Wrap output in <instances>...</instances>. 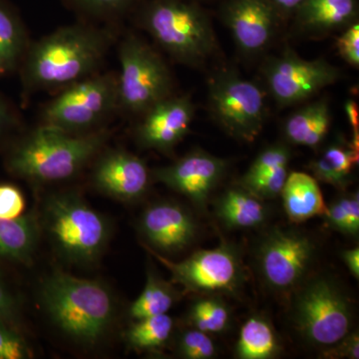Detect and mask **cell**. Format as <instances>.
Instances as JSON below:
<instances>
[{
  "label": "cell",
  "mask_w": 359,
  "mask_h": 359,
  "mask_svg": "<svg viewBox=\"0 0 359 359\" xmlns=\"http://www.w3.org/2000/svg\"><path fill=\"white\" fill-rule=\"evenodd\" d=\"M105 29L76 23L29 44L20 65L27 90L65 88L96 74L109 49Z\"/></svg>",
  "instance_id": "6da1fadb"
},
{
  "label": "cell",
  "mask_w": 359,
  "mask_h": 359,
  "mask_svg": "<svg viewBox=\"0 0 359 359\" xmlns=\"http://www.w3.org/2000/svg\"><path fill=\"white\" fill-rule=\"evenodd\" d=\"M105 130L73 134L42 124L9 149V173L32 181H63L76 175L107 141Z\"/></svg>",
  "instance_id": "7a4b0ae2"
},
{
  "label": "cell",
  "mask_w": 359,
  "mask_h": 359,
  "mask_svg": "<svg viewBox=\"0 0 359 359\" xmlns=\"http://www.w3.org/2000/svg\"><path fill=\"white\" fill-rule=\"evenodd\" d=\"M139 25L177 62L199 66L218 49L209 16L193 0H142Z\"/></svg>",
  "instance_id": "3957f363"
},
{
  "label": "cell",
  "mask_w": 359,
  "mask_h": 359,
  "mask_svg": "<svg viewBox=\"0 0 359 359\" xmlns=\"http://www.w3.org/2000/svg\"><path fill=\"white\" fill-rule=\"evenodd\" d=\"M41 299L52 321L66 335L95 344L113 318L112 297L100 283L55 273L45 280Z\"/></svg>",
  "instance_id": "277c9868"
},
{
  "label": "cell",
  "mask_w": 359,
  "mask_h": 359,
  "mask_svg": "<svg viewBox=\"0 0 359 359\" xmlns=\"http://www.w3.org/2000/svg\"><path fill=\"white\" fill-rule=\"evenodd\" d=\"M292 320L304 339L325 349L351 332V302L337 283L316 278L302 285L292 302Z\"/></svg>",
  "instance_id": "5b68a950"
},
{
  "label": "cell",
  "mask_w": 359,
  "mask_h": 359,
  "mask_svg": "<svg viewBox=\"0 0 359 359\" xmlns=\"http://www.w3.org/2000/svg\"><path fill=\"white\" fill-rule=\"evenodd\" d=\"M120 74L117 76L120 109L143 115L172 95L173 81L162 57L143 40L129 35L119 47Z\"/></svg>",
  "instance_id": "8992f818"
},
{
  "label": "cell",
  "mask_w": 359,
  "mask_h": 359,
  "mask_svg": "<svg viewBox=\"0 0 359 359\" xmlns=\"http://www.w3.org/2000/svg\"><path fill=\"white\" fill-rule=\"evenodd\" d=\"M117 108V75L93 74L63 88L43 111V124L68 133L96 131Z\"/></svg>",
  "instance_id": "52a82bcc"
},
{
  "label": "cell",
  "mask_w": 359,
  "mask_h": 359,
  "mask_svg": "<svg viewBox=\"0 0 359 359\" xmlns=\"http://www.w3.org/2000/svg\"><path fill=\"white\" fill-rule=\"evenodd\" d=\"M208 100L212 117L233 138L252 142L263 130V90L233 71H221L210 79Z\"/></svg>",
  "instance_id": "ba28073f"
},
{
  "label": "cell",
  "mask_w": 359,
  "mask_h": 359,
  "mask_svg": "<svg viewBox=\"0 0 359 359\" xmlns=\"http://www.w3.org/2000/svg\"><path fill=\"white\" fill-rule=\"evenodd\" d=\"M46 221L59 250L74 261L96 259L107 241L105 219L74 195L52 197L47 204Z\"/></svg>",
  "instance_id": "9c48e42d"
},
{
  "label": "cell",
  "mask_w": 359,
  "mask_h": 359,
  "mask_svg": "<svg viewBox=\"0 0 359 359\" xmlns=\"http://www.w3.org/2000/svg\"><path fill=\"white\" fill-rule=\"evenodd\" d=\"M150 252L172 273L173 282L186 292L201 295H236L244 285V269L238 250L229 243L215 249L200 250L180 263L155 250Z\"/></svg>",
  "instance_id": "30bf717a"
},
{
  "label": "cell",
  "mask_w": 359,
  "mask_h": 359,
  "mask_svg": "<svg viewBox=\"0 0 359 359\" xmlns=\"http://www.w3.org/2000/svg\"><path fill=\"white\" fill-rule=\"evenodd\" d=\"M316 247L301 231L273 229L259 245L257 264L264 283L280 294L297 289L313 262Z\"/></svg>",
  "instance_id": "8fae6325"
},
{
  "label": "cell",
  "mask_w": 359,
  "mask_h": 359,
  "mask_svg": "<svg viewBox=\"0 0 359 359\" xmlns=\"http://www.w3.org/2000/svg\"><path fill=\"white\" fill-rule=\"evenodd\" d=\"M269 93L282 107L304 102L334 84L340 71L325 59L306 60L292 49L269 59L264 67Z\"/></svg>",
  "instance_id": "7c38bea8"
},
{
  "label": "cell",
  "mask_w": 359,
  "mask_h": 359,
  "mask_svg": "<svg viewBox=\"0 0 359 359\" xmlns=\"http://www.w3.org/2000/svg\"><path fill=\"white\" fill-rule=\"evenodd\" d=\"M228 162L203 150H194L170 166L154 171L157 181L205 208L212 191L224 178Z\"/></svg>",
  "instance_id": "4fadbf2b"
},
{
  "label": "cell",
  "mask_w": 359,
  "mask_h": 359,
  "mask_svg": "<svg viewBox=\"0 0 359 359\" xmlns=\"http://www.w3.org/2000/svg\"><path fill=\"white\" fill-rule=\"evenodd\" d=\"M222 18L238 48L247 55L269 46L280 20L269 0H226Z\"/></svg>",
  "instance_id": "5bb4252c"
},
{
  "label": "cell",
  "mask_w": 359,
  "mask_h": 359,
  "mask_svg": "<svg viewBox=\"0 0 359 359\" xmlns=\"http://www.w3.org/2000/svg\"><path fill=\"white\" fill-rule=\"evenodd\" d=\"M137 128V139L146 149L169 151L188 134L195 106L188 96H170L147 112Z\"/></svg>",
  "instance_id": "9a60e30c"
},
{
  "label": "cell",
  "mask_w": 359,
  "mask_h": 359,
  "mask_svg": "<svg viewBox=\"0 0 359 359\" xmlns=\"http://www.w3.org/2000/svg\"><path fill=\"white\" fill-rule=\"evenodd\" d=\"M97 188L116 199L135 201L147 192L150 172L143 160L126 151H111L98 161L93 172Z\"/></svg>",
  "instance_id": "2e32d148"
},
{
  "label": "cell",
  "mask_w": 359,
  "mask_h": 359,
  "mask_svg": "<svg viewBox=\"0 0 359 359\" xmlns=\"http://www.w3.org/2000/svg\"><path fill=\"white\" fill-rule=\"evenodd\" d=\"M141 231L155 249L175 252L192 244L198 226L185 208L175 203L163 202L150 205L144 212Z\"/></svg>",
  "instance_id": "e0dca14e"
},
{
  "label": "cell",
  "mask_w": 359,
  "mask_h": 359,
  "mask_svg": "<svg viewBox=\"0 0 359 359\" xmlns=\"http://www.w3.org/2000/svg\"><path fill=\"white\" fill-rule=\"evenodd\" d=\"M295 23L304 32L327 33L346 29L358 21V0H304L294 13Z\"/></svg>",
  "instance_id": "ac0fdd59"
},
{
  "label": "cell",
  "mask_w": 359,
  "mask_h": 359,
  "mask_svg": "<svg viewBox=\"0 0 359 359\" xmlns=\"http://www.w3.org/2000/svg\"><path fill=\"white\" fill-rule=\"evenodd\" d=\"M280 196L292 223H302L327 211L318 180L308 174L292 172L287 175Z\"/></svg>",
  "instance_id": "d6986e66"
},
{
  "label": "cell",
  "mask_w": 359,
  "mask_h": 359,
  "mask_svg": "<svg viewBox=\"0 0 359 359\" xmlns=\"http://www.w3.org/2000/svg\"><path fill=\"white\" fill-rule=\"evenodd\" d=\"M332 123L330 104L325 99L299 108L285 123V135L294 145L316 148L327 136Z\"/></svg>",
  "instance_id": "ffe728a7"
},
{
  "label": "cell",
  "mask_w": 359,
  "mask_h": 359,
  "mask_svg": "<svg viewBox=\"0 0 359 359\" xmlns=\"http://www.w3.org/2000/svg\"><path fill=\"white\" fill-rule=\"evenodd\" d=\"M28 46L18 11L8 0H0V79L20 67Z\"/></svg>",
  "instance_id": "44dd1931"
},
{
  "label": "cell",
  "mask_w": 359,
  "mask_h": 359,
  "mask_svg": "<svg viewBox=\"0 0 359 359\" xmlns=\"http://www.w3.org/2000/svg\"><path fill=\"white\" fill-rule=\"evenodd\" d=\"M216 215L230 229H252L266 221V209L263 200L242 187L229 189L219 198Z\"/></svg>",
  "instance_id": "7402d4cb"
},
{
  "label": "cell",
  "mask_w": 359,
  "mask_h": 359,
  "mask_svg": "<svg viewBox=\"0 0 359 359\" xmlns=\"http://www.w3.org/2000/svg\"><path fill=\"white\" fill-rule=\"evenodd\" d=\"M358 157L359 151L351 146V142L339 138L313 160L309 168L314 179L341 189L348 185Z\"/></svg>",
  "instance_id": "603a6c76"
},
{
  "label": "cell",
  "mask_w": 359,
  "mask_h": 359,
  "mask_svg": "<svg viewBox=\"0 0 359 359\" xmlns=\"http://www.w3.org/2000/svg\"><path fill=\"white\" fill-rule=\"evenodd\" d=\"M37 242V226L30 216L0 218V259L16 263L32 259Z\"/></svg>",
  "instance_id": "cb8c5ba5"
},
{
  "label": "cell",
  "mask_w": 359,
  "mask_h": 359,
  "mask_svg": "<svg viewBox=\"0 0 359 359\" xmlns=\"http://www.w3.org/2000/svg\"><path fill=\"white\" fill-rule=\"evenodd\" d=\"M280 353L275 328L262 316H250L240 330L236 356L241 359H271Z\"/></svg>",
  "instance_id": "d4e9b609"
},
{
  "label": "cell",
  "mask_w": 359,
  "mask_h": 359,
  "mask_svg": "<svg viewBox=\"0 0 359 359\" xmlns=\"http://www.w3.org/2000/svg\"><path fill=\"white\" fill-rule=\"evenodd\" d=\"M178 299V292L169 283L155 273H149L143 292L130 308V316L135 320H141L167 313Z\"/></svg>",
  "instance_id": "484cf974"
},
{
  "label": "cell",
  "mask_w": 359,
  "mask_h": 359,
  "mask_svg": "<svg viewBox=\"0 0 359 359\" xmlns=\"http://www.w3.org/2000/svg\"><path fill=\"white\" fill-rule=\"evenodd\" d=\"M127 332L130 346L141 351L164 346L174 330V320L167 313L137 320Z\"/></svg>",
  "instance_id": "4316f807"
},
{
  "label": "cell",
  "mask_w": 359,
  "mask_h": 359,
  "mask_svg": "<svg viewBox=\"0 0 359 359\" xmlns=\"http://www.w3.org/2000/svg\"><path fill=\"white\" fill-rule=\"evenodd\" d=\"M188 318L190 325L201 332L222 334L230 325L231 313L216 295H202L191 306Z\"/></svg>",
  "instance_id": "83f0119b"
},
{
  "label": "cell",
  "mask_w": 359,
  "mask_h": 359,
  "mask_svg": "<svg viewBox=\"0 0 359 359\" xmlns=\"http://www.w3.org/2000/svg\"><path fill=\"white\" fill-rule=\"evenodd\" d=\"M328 226L344 235L358 237L359 233L358 193L334 201L325 212Z\"/></svg>",
  "instance_id": "f1b7e54d"
},
{
  "label": "cell",
  "mask_w": 359,
  "mask_h": 359,
  "mask_svg": "<svg viewBox=\"0 0 359 359\" xmlns=\"http://www.w3.org/2000/svg\"><path fill=\"white\" fill-rule=\"evenodd\" d=\"M82 15L95 20H115L136 8L142 0H63Z\"/></svg>",
  "instance_id": "f546056e"
},
{
  "label": "cell",
  "mask_w": 359,
  "mask_h": 359,
  "mask_svg": "<svg viewBox=\"0 0 359 359\" xmlns=\"http://www.w3.org/2000/svg\"><path fill=\"white\" fill-rule=\"evenodd\" d=\"M287 166H283L255 177H242L240 186L261 200H271L280 196L285 180Z\"/></svg>",
  "instance_id": "4dcf8cb0"
},
{
  "label": "cell",
  "mask_w": 359,
  "mask_h": 359,
  "mask_svg": "<svg viewBox=\"0 0 359 359\" xmlns=\"http://www.w3.org/2000/svg\"><path fill=\"white\" fill-rule=\"evenodd\" d=\"M178 349L180 355L187 359H211L217 353L216 346L209 334L194 327L181 335Z\"/></svg>",
  "instance_id": "1f68e13d"
},
{
  "label": "cell",
  "mask_w": 359,
  "mask_h": 359,
  "mask_svg": "<svg viewBox=\"0 0 359 359\" xmlns=\"http://www.w3.org/2000/svg\"><path fill=\"white\" fill-rule=\"evenodd\" d=\"M290 160V151L287 146L283 144L269 146L259 153L244 177L259 176L280 167L289 166Z\"/></svg>",
  "instance_id": "d6a6232c"
},
{
  "label": "cell",
  "mask_w": 359,
  "mask_h": 359,
  "mask_svg": "<svg viewBox=\"0 0 359 359\" xmlns=\"http://www.w3.org/2000/svg\"><path fill=\"white\" fill-rule=\"evenodd\" d=\"M30 355L20 332L0 320V359H26Z\"/></svg>",
  "instance_id": "836d02e7"
},
{
  "label": "cell",
  "mask_w": 359,
  "mask_h": 359,
  "mask_svg": "<svg viewBox=\"0 0 359 359\" xmlns=\"http://www.w3.org/2000/svg\"><path fill=\"white\" fill-rule=\"evenodd\" d=\"M25 209V200L20 189L11 184H0V218H18Z\"/></svg>",
  "instance_id": "e575fe53"
},
{
  "label": "cell",
  "mask_w": 359,
  "mask_h": 359,
  "mask_svg": "<svg viewBox=\"0 0 359 359\" xmlns=\"http://www.w3.org/2000/svg\"><path fill=\"white\" fill-rule=\"evenodd\" d=\"M337 50L341 58L353 67L359 65L358 21L349 25L337 40Z\"/></svg>",
  "instance_id": "d590c367"
},
{
  "label": "cell",
  "mask_w": 359,
  "mask_h": 359,
  "mask_svg": "<svg viewBox=\"0 0 359 359\" xmlns=\"http://www.w3.org/2000/svg\"><path fill=\"white\" fill-rule=\"evenodd\" d=\"M325 358H359V337L358 332H349L334 346L325 348L323 353Z\"/></svg>",
  "instance_id": "8d00e7d4"
},
{
  "label": "cell",
  "mask_w": 359,
  "mask_h": 359,
  "mask_svg": "<svg viewBox=\"0 0 359 359\" xmlns=\"http://www.w3.org/2000/svg\"><path fill=\"white\" fill-rule=\"evenodd\" d=\"M0 320L20 332V313L15 299L0 276Z\"/></svg>",
  "instance_id": "74e56055"
},
{
  "label": "cell",
  "mask_w": 359,
  "mask_h": 359,
  "mask_svg": "<svg viewBox=\"0 0 359 359\" xmlns=\"http://www.w3.org/2000/svg\"><path fill=\"white\" fill-rule=\"evenodd\" d=\"M20 124L18 114L7 99L0 94V141L13 133Z\"/></svg>",
  "instance_id": "f35d334b"
},
{
  "label": "cell",
  "mask_w": 359,
  "mask_h": 359,
  "mask_svg": "<svg viewBox=\"0 0 359 359\" xmlns=\"http://www.w3.org/2000/svg\"><path fill=\"white\" fill-rule=\"evenodd\" d=\"M344 111L347 117V121L351 127L353 136H351V144L353 148L359 151V111L358 105L355 101L351 99L344 104Z\"/></svg>",
  "instance_id": "ab89813d"
},
{
  "label": "cell",
  "mask_w": 359,
  "mask_h": 359,
  "mask_svg": "<svg viewBox=\"0 0 359 359\" xmlns=\"http://www.w3.org/2000/svg\"><path fill=\"white\" fill-rule=\"evenodd\" d=\"M269 2L282 20V18L294 16L299 6L304 4V0H269Z\"/></svg>",
  "instance_id": "60d3db41"
},
{
  "label": "cell",
  "mask_w": 359,
  "mask_h": 359,
  "mask_svg": "<svg viewBox=\"0 0 359 359\" xmlns=\"http://www.w3.org/2000/svg\"><path fill=\"white\" fill-rule=\"evenodd\" d=\"M342 261L349 269L354 278H359V249L358 247L348 249L342 252Z\"/></svg>",
  "instance_id": "b9f144b4"
}]
</instances>
